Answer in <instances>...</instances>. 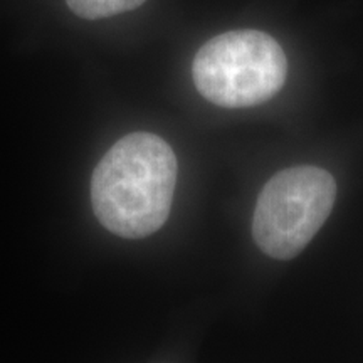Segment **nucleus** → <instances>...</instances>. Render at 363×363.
<instances>
[{
	"mask_svg": "<svg viewBox=\"0 0 363 363\" xmlns=\"http://www.w3.org/2000/svg\"><path fill=\"white\" fill-rule=\"evenodd\" d=\"M335 201L337 182L328 170L298 165L278 172L254 207V242L272 259H293L323 227Z\"/></svg>",
	"mask_w": 363,
	"mask_h": 363,
	"instance_id": "3",
	"label": "nucleus"
},
{
	"mask_svg": "<svg viewBox=\"0 0 363 363\" xmlns=\"http://www.w3.org/2000/svg\"><path fill=\"white\" fill-rule=\"evenodd\" d=\"M177 157L160 136L136 131L108 150L91 179L94 216L113 234L142 239L170 216Z\"/></svg>",
	"mask_w": 363,
	"mask_h": 363,
	"instance_id": "1",
	"label": "nucleus"
},
{
	"mask_svg": "<svg viewBox=\"0 0 363 363\" xmlns=\"http://www.w3.org/2000/svg\"><path fill=\"white\" fill-rule=\"evenodd\" d=\"M66 2L76 16L83 17V19L96 21L133 11L147 0H66Z\"/></svg>",
	"mask_w": 363,
	"mask_h": 363,
	"instance_id": "4",
	"label": "nucleus"
},
{
	"mask_svg": "<svg viewBox=\"0 0 363 363\" xmlns=\"http://www.w3.org/2000/svg\"><path fill=\"white\" fill-rule=\"evenodd\" d=\"M288 59L278 40L254 29L216 35L199 49L192 78L207 101L222 108H252L283 89Z\"/></svg>",
	"mask_w": 363,
	"mask_h": 363,
	"instance_id": "2",
	"label": "nucleus"
}]
</instances>
